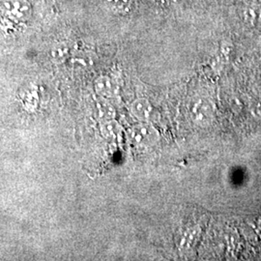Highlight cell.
<instances>
[{
	"label": "cell",
	"mask_w": 261,
	"mask_h": 261,
	"mask_svg": "<svg viewBox=\"0 0 261 261\" xmlns=\"http://www.w3.org/2000/svg\"><path fill=\"white\" fill-rule=\"evenodd\" d=\"M214 106L207 99H199L194 103L191 114L192 119L198 126L209 125L214 118Z\"/></svg>",
	"instance_id": "3957f363"
},
{
	"label": "cell",
	"mask_w": 261,
	"mask_h": 261,
	"mask_svg": "<svg viewBox=\"0 0 261 261\" xmlns=\"http://www.w3.org/2000/svg\"><path fill=\"white\" fill-rule=\"evenodd\" d=\"M95 91L105 99H111L118 94L117 82L111 75H100L94 83Z\"/></svg>",
	"instance_id": "277c9868"
},
{
	"label": "cell",
	"mask_w": 261,
	"mask_h": 261,
	"mask_svg": "<svg viewBox=\"0 0 261 261\" xmlns=\"http://www.w3.org/2000/svg\"><path fill=\"white\" fill-rule=\"evenodd\" d=\"M20 101L22 107L28 112H36L39 108V93L37 86L29 85L20 93Z\"/></svg>",
	"instance_id": "8992f818"
},
{
	"label": "cell",
	"mask_w": 261,
	"mask_h": 261,
	"mask_svg": "<svg viewBox=\"0 0 261 261\" xmlns=\"http://www.w3.org/2000/svg\"><path fill=\"white\" fill-rule=\"evenodd\" d=\"M106 7L114 14L124 15L129 13L132 6L130 0H103Z\"/></svg>",
	"instance_id": "ba28073f"
},
{
	"label": "cell",
	"mask_w": 261,
	"mask_h": 261,
	"mask_svg": "<svg viewBox=\"0 0 261 261\" xmlns=\"http://www.w3.org/2000/svg\"><path fill=\"white\" fill-rule=\"evenodd\" d=\"M132 114L140 122H147L152 113V106L145 98H139L130 103Z\"/></svg>",
	"instance_id": "5b68a950"
},
{
	"label": "cell",
	"mask_w": 261,
	"mask_h": 261,
	"mask_svg": "<svg viewBox=\"0 0 261 261\" xmlns=\"http://www.w3.org/2000/svg\"><path fill=\"white\" fill-rule=\"evenodd\" d=\"M70 55V47L66 44H59L53 48L51 57L55 61H63Z\"/></svg>",
	"instance_id": "9c48e42d"
},
{
	"label": "cell",
	"mask_w": 261,
	"mask_h": 261,
	"mask_svg": "<svg viewBox=\"0 0 261 261\" xmlns=\"http://www.w3.org/2000/svg\"><path fill=\"white\" fill-rule=\"evenodd\" d=\"M101 133L106 139H116L121 134V126L114 119L105 120L100 127Z\"/></svg>",
	"instance_id": "52a82bcc"
},
{
	"label": "cell",
	"mask_w": 261,
	"mask_h": 261,
	"mask_svg": "<svg viewBox=\"0 0 261 261\" xmlns=\"http://www.w3.org/2000/svg\"><path fill=\"white\" fill-rule=\"evenodd\" d=\"M33 7L29 0H3L0 4V16L9 25H21L32 18Z\"/></svg>",
	"instance_id": "6da1fadb"
},
{
	"label": "cell",
	"mask_w": 261,
	"mask_h": 261,
	"mask_svg": "<svg viewBox=\"0 0 261 261\" xmlns=\"http://www.w3.org/2000/svg\"><path fill=\"white\" fill-rule=\"evenodd\" d=\"M130 140L133 143L141 149H147L154 145L160 140V135L155 127L147 122H141L133 128L130 132Z\"/></svg>",
	"instance_id": "7a4b0ae2"
}]
</instances>
